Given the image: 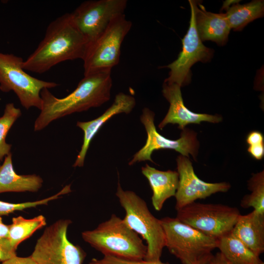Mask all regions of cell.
<instances>
[{
    "mask_svg": "<svg viewBox=\"0 0 264 264\" xmlns=\"http://www.w3.org/2000/svg\"><path fill=\"white\" fill-rule=\"evenodd\" d=\"M176 161L178 174V186L175 196L176 211L197 199H205L217 193L226 192L230 189L228 182L209 183L199 179L187 157L180 155Z\"/></svg>",
    "mask_w": 264,
    "mask_h": 264,
    "instance_id": "13",
    "label": "cell"
},
{
    "mask_svg": "<svg viewBox=\"0 0 264 264\" xmlns=\"http://www.w3.org/2000/svg\"><path fill=\"white\" fill-rule=\"evenodd\" d=\"M224 14L231 29L240 31L249 22L264 16V2L255 0L244 4H234L228 7Z\"/></svg>",
    "mask_w": 264,
    "mask_h": 264,
    "instance_id": "21",
    "label": "cell"
},
{
    "mask_svg": "<svg viewBox=\"0 0 264 264\" xmlns=\"http://www.w3.org/2000/svg\"><path fill=\"white\" fill-rule=\"evenodd\" d=\"M112 85L111 71L105 70L84 76L76 88L63 98L55 97L48 88L43 89L41 112L34 122V131L42 130L66 115L101 106L110 99Z\"/></svg>",
    "mask_w": 264,
    "mask_h": 264,
    "instance_id": "1",
    "label": "cell"
},
{
    "mask_svg": "<svg viewBox=\"0 0 264 264\" xmlns=\"http://www.w3.org/2000/svg\"><path fill=\"white\" fill-rule=\"evenodd\" d=\"M1 264H37L31 256L22 257L17 255L2 262Z\"/></svg>",
    "mask_w": 264,
    "mask_h": 264,
    "instance_id": "28",
    "label": "cell"
},
{
    "mask_svg": "<svg viewBox=\"0 0 264 264\" xmlns=\"http://www.w3.org/2000/svg\"><path fill=\"white\" fill-rule=\"evenodd\" d=\"M153 192L151 200L154 209L160 211L167 199L175 197L178 183L177 171H160L146 164L141 168Z\"/></svg>",
    "mask_w": 264,
    "mask_h": 264,
    "instance_id": "18",
    "label": "cell"
},
{
    "mask_svg": "<svg viewBox=\"0 0 264 264\" xmlns=\"http://www.w3.org/2000/svg\"><path fill=\"white\" fill-rule=\"evenodd\" d=\"M132 26L124 14L114 18L107 28L89 42L84 62V76L110 70L120 61L122 42Z\"/></svg>",
    "mask_w": 264,
    "mask_h": 264,
    "instance_id": "6",
    "label": "cell"
},
{
    "mask_svg": "<svg viewBox=\"0 0 264 264\" xmlns=\"http://www.w3.org/2000/svg\"><path fill=\"white\" fill-rule=\"evenodd\" d=\"M231 233L257 255L264 252V214H241Z\"/></svg>",
    "mask_w": 264,
    "mask_h": 264,
    "instance_id": "17",
    "label": "cell"
},
{
    "mask_svg": "<svg viewBox=\"0 0 264 264\" xmlns=\"http://www.w3.org/2000/svg\"><path fill=\"white\" fill-rule=\"evenodd\" d=\"M260 264H264V263L263 261H262V262L260 263Z\"/></svg>",
    "mask_w": 264,
    "mask_h": 264,
    "instance_id": "33",
    "label": "cell"
},
{
    "mask_svg": "<svg viewBox=\"0 0 264 264\" xmlns=\"http://www.w3.org/2000/svg\"><path fill=\"white\" fill-rule=\"evenodd\" d=\"M71 191L70 185H67L57 194L42 199L21 203H12L0 200V216L8 215L17 211L46 205L49 201L57 199Z\"/></svg>",
    "mask_w": 264,
    "mask_h": 264,
    "instance_id": "25",
    "label": "cell"
},
{
    "mask_svg": "<svg viewBox=\"0 0 264 264\" xmlns=\"http://www.w3.org/2000/svg\"><path fill=\"white\" fill-rule=\"evenodd\" d=\"M154 113L149 108L143 109L140 120L147 132L146 141L144 146L133 155L129 165H132L137 162L146 160L154 163L151 155L154 151L159 149L174 150L188 158L191 154L196 160L199 148L197 133L184 128L178 139L167 138L156 131L154 123Z\"/></svg>",
    "mask_w": 264,
    "mask_h": 264,
    "instance_id": "10",
    "label": "cell"
},
{
    "mask_svg": "<svg viewBox=\"0 0 264 264\" xmlns=\"http://www.w3.org/2000/svg\"><path fill=\"white\" fill-rule=\"evenodd\" d=\"M246 142L249 145H254L264 143V137L259 131L250 132L247 135Z\"/></svg>",
    "mask_w": 264,
    "mask_h": 264,
    "instance_id": "29",
    "label": "cell"
},
{
    "mask_svg": "<svg viewBox=\"0 0 264 264\" xmlns=\"http://www.w3.org/2000/svg\"><path fill=\"white\" fill-rule=\"evenodd\" d=\"M88 264H170L169 263H163L160 260L149 261L144 260H131L122 259L112 256L104 255L101 259L93 258Z\"/></svg>",
    "mask_w": 264,
    "mask_h": 264,
    "instance_id": "26",
    "label": "cell"
},
{
    "mask_svg": "<svg viewBox=\"0 0 264 264\" xmlns=\"http://www.w3.org/2000/svg\"><path fill=\"white\" fill-rule=\"evenodd\" d=\"M206 264H231L220 252H217Z\"/></svg>",
    "mask_w": 264,
    "mask_h": 264,
    "instance_id": "31",
    "label": "cell"
},
{
    "mask_svg": "<svg viewBox=\"0 0 264 264\" xmlns=\"http://www.w3.org/2000/svg\"><path fill=\"white\" fill-rule=\"evenodd\" d=\"M16 255V250L7 238L0 239V261L3 262Z\"/></svg>",
    "mask_w": 264,
    "mask_h": 264,
    "instance_id": "27",
    "label": "cell"
},
{
    "mask_svg": "<svg viewBox=\"0 0 264 264\" xmlns=\"http://www.w3.org/2000/svg\"><path fill=\"white\" fill-rule=\"evenodd\" d=\"M71 223L60 219L45 228L30 255L37 264H83L86 253L67 237Z\"/></svg>",
    "mask_w": 264,
    "mask_h": 264,
    "instance_id": "9",
    "label": "cell"
},
{
    "mask_svg": "<svg viewBox=\"0 0 264 264\" xmlns=\"http://www.w3.org/2000/svg\"><path fill=\"white\" fill-rule=\"evenodd\" d=\"M46 224V219L42 215L29 219L22 216L14 217L12 223L9 225L8 239L12 246L16 250L21 242Z\"/></svg>",
    "mask_w": 264,
    "mask_h": 264,
    "instance_id": "22",
    "label": "cell"
},
{
    "mask_svg": "<svg viewBox=\"0 0 264 264\" xmlns=\"http://www.w3.org/2000/svg\"><path fill=\"white\" fill-rule=\"evenodd\" d=\"M217 248L231 264H260L262 262L259 256L231 233L218 240Z\"/></svg>",
    "mask_w": 264,
    "mask_h": 264,
    "instance_id": "20",
    "label": "cell"
},
{
    "mask_svg": "<svg viewBox=\"0 0 264 264\" xmlns=\"http://www.w3.org/2000/svg\"><path fill=\"white\" fill-rule=\"evenodd\" d=\"M176 211L179 220L217 240L231 233L241 215L235 207L196 201Z\"/></svg>",
    "mask_w": 264,
    "mask_h": 264,
    "instance_id": "8",
    "label": "cell"
},
{
    "mask_svg": "<svg viewBox=\"0 0 264 264\" xmlns=\"http://www.w3.org/2000/svg\"><path fill=\"white\" fill-rule=\"evenodd\" d=\"M116 196L126 212L123 220L146 242L147 253L144 260H160L165 239L160 220L151 213L144 199L133 191L124 190L119 182Z\"/></svg>",
    "mask_w": 264,
    "mask_h": 264,
    "instance_id": "5",
    "label": "cell"
},
{
    "mask_svg": "<svg viewBox=\"0 0 264 264\" xmlns=\"http://www.w3.org/2000/svg\"><path fill=\"white\" fill-rule=\"evenodd\" d=\"M165 247L182 264H206L217 248L218 240L187 225L176 218L160 219Z\"/></svg>",
    "mask_w": 264,
    "mask_h": 264,
    "instance_id": "4",
    "label": "cell"
},
{
    "mask_svg": "<svg viewBox=\"0 0 264 264\" xmlns=\"http://www.w3.org/2000/svg\"><path fill=\"white\" fill-rule=\"evenodd\" d=\"M248 188L251 192L242 199V208L252 207L253 210L264 214V171L252 174L248 181Z\"/></svg>",
    "mask_w": 264,
    "mask_h": 264,
    "instance_id": "23",
    "label": "cell"
},
{
    "mask_svg": "<svg viewBox=\"0 0 264 264\" xmlns=\"http://www.w3.org/2000/svg\"><path fill=\"white\" fill-rule=\"evenodd\" d=\"M88 44L71 13L64 14L48 24L43 39L23 61V67L25 70L41 74L61 62L83 60Z\"/></svg>",
    "mask_w": 264,
    "mask_h": 264,
    "instance_id": "2",
    "label": "cell"
},
{
    "mask_svg": "<svg viewBox=\"0 0 264 264\" xmlns=\"http://www.w3.org/2000/svg\"><path fill=\"white\" fill-rule=\"evenodd\" d=\"M135 105L136 101L133 96L119 92L115 96L111 105L99 117L88 121H78L76 126L83 131L84 137L81 150L73 167H82L84 166L86 156L91 140L108 120L119 113H130Z\"/></svg>",
    "mask_w": 264,
    "mask_h": 264,
    "instance_id": "15",
    "label": "cell"
},
{
    "mask_svg": "<svg viewBox=\"0 0 264 264\" xmlns=\"http://www.w3.org/2000/svg\"><path fill=\"white\" fill-rule=\"evenodd\" d=\"M247 151L255 159L261 160L264 156V143L249 145Z\"/></svg>",
    "mask_w": 264,
    "mask_h": 264,
    "instance_id": "30",
    "label": "cell"
},
{
    "mask_svg": "<svg viewBox=\"0 0 264 264\" xmlns=\"http://www.w3.org/2000/svg\"><path fill=\"white\" fill-rule=\"evenodd\" d=\"M21 115V110L13 103L5 105L3 114L0 117V160L10 153L11 145L6 143V137L12 125Z\"/></svg>",
    "mask_w": 264,
    "mask_h": 264,
    "instance_id": "24",
    "label": "cell"
},
{
    "mask_svg": "<svg viewBox=\"0 0 264 264\" xmlns=\"http://www.w3.org/2000/svg\"><path fill=\"white\" fill-rule=\"evenodd\" d=\"M83 240L104 255L131 260H144L147 246L138 234L113 214L91 230L82 233Z\"/></svg>",
    "mask_w": 264,
    "mask_h": 264,
    "instance_id": "3",
    "label": "cell"
},
{
    "mask_svg": "<svg viewBox=\"0 0 264 264\" xmlns=\"http://www.w3.org/2000/svg\"><path fill=\"white\" fill-rule=\"evenodd\" d=\"M23 61L22 57L13 54L0 52V90L4 92L14 91L25 109L35 107L40 110L42 90L58 84L30 75L23 67Z\"/></svg>",
    "mask_w": 264,
    "mask_h": 264,
    "instance_id": "7",
    "label": "cell"
},
{
    "mask_svg": "<svg viewBox=\"0 0 264 264\" xmlns=\"http://www.w3.org/2000/svg\"><path fill=\"white\" fill-rule=\"evenodd\" d=\"M43 180L36 174L19 175L14 169L12 154L5 157L0 166V194L6 192H37L42 187Z\"/></svg>",
    "mask_w": 264,
    "mask_h": 264,
    "instance_id": "19",
    "label": "cell"
},
{
    "mask_svg": "<svg viewBox=\"0 0 264 264\" xmlns=\"http://www.w3.org/2000/svg\"><path fill=\"white\" fill-rule=\"evenodd\" d=\"M194 10L196 27L202 42L211 41L218 45H225L231 28L224 13H214L205 10L196 0H189Z\"/></svg>",
    "mask_w": 264,
    "mask_h": 264,
    "instance_id": "16",
    "label": "cell"
},
{
    "mask_svg": "<svg viewBox=\"0 0 264 264\" xmlns=\"http://www.w3.org/2000/svg\"><path fill=\"white\" fill-rule=\"evenodd\" d=\"M189 3L191 18L189 29L182 40V50L176 60L163 66L170 69L169 76L164 83L176 84L180 87L190 82L192 66L198 62L205 63L210 61L214 54V50L205 46L198 35L194 8L190 2Z\"/></svg>",
    "mask_w": 264,
    "mask_h": 264,
    "instance_id": "11",
    "label": "cell"
},
{
    "mask_svg": "<svg viewBox=\"0 0 264 264\" xmlns=\"http://www.w3.org/2000/svg\"><path fill=\"white\" fill-rule=\"evenodd\" d=\"M127 4V0H87L70 13L76 26L89 43L114 18L124 14Z\"/></svg>",
    "mask_w": 264,
    "mask_h": 264,
    "instance_id": "12",
    "label": "cell"
},
{
    "mask_svg": "<svg viewBox=\"0 0 264 264\" xmlns=\"http://www.w3.org/2000/svg\"></svg>",
    "mask_w": 264,
    "mask_h": 264,
    "instance_id": "34",
    "label": "cell"
},
{
    "mask_svg": "<svg viewBox=\"0 0 264 264\" xmlns=\"http://www.w3.org/2000/svg\"><path fill=\"white\" fill-rule=\"evenodd\" d=\"M9 225L4 224L2 219L0 216V239L7 238L8 237Z\"/></svg>",
    "mask_w": 264,
    "mask_h": 264,
    "instance_id": "32",
    "label": "cell"
},
{
    "mask_svg": "<svg viewBox=\"0 0 264 264\" xmlns=\"http://www.w3.org/2000/svg\"><path fill=\"white\" fill-rule=\"evenodd\" d=\"M180 87L176 84L163 83L162 94L169 102L170 107L164 119L158 125L162 130L167 124H177L179 129L183 130L190 124H200L202 121L217 123L222 121L219 115L197 113L190 110L183 103Z\"/></svg>",
    "mask_w": 264,
    "mask_h": 264,
    "instance_id": "14",
    "label": "cell"
}]
</instances>
